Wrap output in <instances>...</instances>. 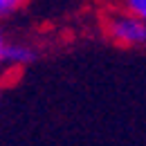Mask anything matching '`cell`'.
Wrapping results in <instances>:
<instances>
[{"label": "cell", "mask_w": 146, "mask_h": 146, "mask_svg": "<svg viewBox=\"0 0 146 146\" xmlns=\"http://www.w3.org/2000/svg\"><path fill=\"white\" fill-rule=\"evenodd\" d=\"M104 29L112 43L126 45V47H139L146 45V23L139 20L128 9H115L104 18Z\"/></svg>", "instance_id": "cell-1"}, {"label": "cell", "mask_w": 146, "mask_h": 146, "mask_svg": "<svg viewBox=\"0 0 146 146\" xmlns=\"http://www.w3.org/2000/svg\"><path fill=\"white\" fill-rule=\"evenodd\" d=\"M36 50L27 43H9L7 52H5V63L9 65H29L32 61H36Z\"/></svg>", "instance_id": "cell-2"}, {"label": "cell", "mask_w": 146, "mask_h": 146, "mask_svg": "<svg viewBox=\"0 0 146 146\" xmlns=\"http://www.w3.org/2000/svg\"><path fill=\"white\" fill-rule=\"evenodd\" d=\"M126 9L146 23V0H130V2H126Z\"/></svg>", "instance_id": "cell-3"}, {"label": "cell", "mask_w": 146, "mask_h": 146, "mask_svg": "<svg viewBox=\"0 0 146 146\" xmlns=\"http://www.w3.org/2000/svg\"><path fill=\"white\" fill-rule=\"evenodd\" d=\"M20 9V2L18 0H0V20L2 18H9L11 14H16Z\"/></svg>", "instance_id": "cell-4"}, {"label": "cell", "mask_w": 146, "mask_h": 146, "mask_svg": "<svg viewBox=\"0 0 146 146\" xmlns=\"http://www.w3.org/2000/svg\"><path fill=\"white\" fill-rule=\"evenodd\" d=\"M7 45H9V40L5 38V32L0 29V63H5V52H7Z\"/></svg>", "instance_id": "cell-5"}]
</instances>
